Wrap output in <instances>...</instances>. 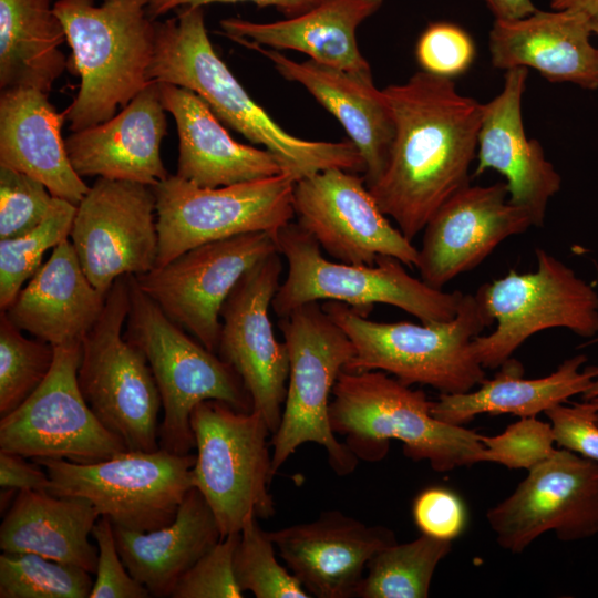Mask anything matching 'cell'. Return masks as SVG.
I'll list each match as a JSON object with an SVG mask.
<instances>
[{
	"instance_id": "f546056e",
	"label": "cell",
	"mask_w": 598,
	"mask_h": 598,
	"mask_svg": "<svg viewBox=\"0 0 598 598\" xmlns=\"http://www.w3.org/2000/svg\"><path fill=\"white\" fill-rule=\"evenodd\" d=\"M585 354L565 360L553 373L543 378H524L522 362L509 358L492 379H484L477 389L463 393H441L432 401V414L446 423L464 425L475 416L513 414L534 417L582 394L598 377V365H587Z\"/></svg>"
},
{
	"instance_id": "c3c4849f",
	"label": "cell",
	"mask_w": 598,
	"mask_h": 598,
	"mask_svg": "<svg viewBox=\"0 0 598 598\" xmlns=\"http://www.w3.org/2000/svg\"><path fill=\"white\" fill-rule=\"evenodd\" d=\"M495 20H514L534 13L537 8L532 0H481Z\"/></svg>"
},
{
	"instance_id": "f6af8a7d",
	"label": "cell",
	"mask_w": 598,
	"mask_h": 598,
	"mask_svg": "<svg viewBox=\"0 0 598 598\" xmlns=\"http://www.w3.org/2000/svg\"><path fill=\"white\" fill-rule=\"evenodd\" d=\"M555 444L598 463V423L595 408L586 401L558 404L545 412Z\"/></svg>"
},
{
	"instance_id": "ee69618b",
	"label": "cell",
	"mask_w": 598,
	"mask_h": 598,
	"mask_svg": "<svg viewBox=\"0 0 598 598\" xmlns=\"http://www.w3.org/2000/svg\"><path fill=\"white\" fill-rule=\"evenodd\" d=\"M414 524L423 535L453 542L466 527L467 511L462 498L444 486H430L413 501Z\"/></svg>"
},
{
	"instance_id": "8992f818",
	"label": "cell",
	"mask_w": 598,
	"mask_h": 598,
	"mask_svg": "<svg viewBox=\"0 0 598 598\" xmlns=\"http://www.w3.org/2000/svg\"><path fill=\"white\" fill-rule=\"evenodd\" d=\"M278 251L288 264L271 308L279 318L320 300L347 303L368 317L375 303L391 305L421 322L454 319L461 291L434 289L406 272L404 264L379 256L374 265H351L323 257L316 239L298 223H289L276 234Z\"/></svg>"
},
{
	"instance_id": "4fadbf2b",
	"label": "cell",
	"mask_w": 598,
	"mask_h": 598,
	"mask_svg": "<svg viewBox=\"0 0 598 598\" xmlns=\"http://www.w3.org/2000/svg\"><path fill=\"white\" fill-rule=\"evenodd\" d=\"M296 182L283 172L210 188L169 175L153 186L158 231L156 267L207 243L259 231L276 236L295 217Z\"/></svg>"
},
{
	"instance_id": "7c38bea8",
	"label": "cell",
	"mask_w": 598,
	"mask_h": 598,
	"mask_svg": "<svg viewBox=\"0 0 598 598\" xmlns=\"http://www.w3.org/2000/svg\"><path fill=\"white\" fill-rule=\"evenodd\" d=\"M534 271L507 275L482 285L475 296L496 321L494 331L473 340L484 369L504 363L533 334L565 328L584 338L598 333V293L563 261L536 249Z\"/></svg>"
},
{
	"instance_id": "ac0fdd59",
	"label": "cell",
	"mask_w": 598,
	"mask_h": 598,
	"mask_svg": "<svg viewBox=\"0 0 598 598\" xmlns=\"http://www.w3.org/2000/svg\"><path fill=\"white\" fill-rule=\"evenodd\" d=\"M282 264L274 252L238 280L220 310L217 354L240 377L271 434L279 427L287 393L289 354L275 337L269 309L280 286Z\"/></svg>"
},
{
	"instance_id": "f35d334b",
	"label": "cell",
	"mask_w": 598,
	"mask_h": 598,
	"mask_svg": "<svg viewBox=\"0 0 598 598\" xmlns=\"http://www.w3.org/2000/svg\"><path fill=\"white\" fill-rule=\"evenodd\" d=\"M53 196L40 181L0 166V240L24 235L47 216Z\"/></svg>"
},
{
	"instance_id": "e575fe53",
	"label": "cell",
	"mask_w": 598,
	"mask_h": 598,
	"mask_svg": "<svg viewBox=\"0 0 598 598\" xmlns=\"http://www.w3.org/2000/svg\"><path fill=\"white\" fill-rule=\"evenodd\" d=\"M76 205L53 197L44 219L29 233L0 240V310L12 303L41 267L43 255L70 236Z\"/></svg>"
},
{
	"instance_id": "b9f144b4",
	"label": "cell",
	"mask_w": 598,
	"mask_h": 598,
	"mask_svg": "<svg viewBox=\"0 0 598 598\" xmlns=\"http://www.w3.org/2000/svg\"><path fill=\"white\" fill-rule=\"evenodd\" d=\"M475 54L472 37L447 21L430 23L415 45V59L422 71L452 80L471 68Z\"/></svg>"
},
{
	"instance_id": "4316f807",
	"label": "cell",
	"mask_w": 598,
	"mask_h": 598,
	"mask_svg": "<svg viewBox=\"0 0 598 598\" xmlns=\"http://www.w3.org/2000/svg\"><path fill=\"white\" fill-rule=\"evenodd\" d=\"M106 295L89 280L66 238L3 312L17 328L54 347L78 344L99 319Z\"/></svg>"
},
{
	"instance_id": "4dcf8cb0",
	"label": "cell",
	"mask_w": 598,
	"mask_h": 598,
	"mask_svg": "<svg viewBox=\"0 0 598 598\" xmlns=\"http://www.w3.org/2000/svg\"><path fill=\"white\" fill-rule=\"evenodd\" d=\"M113 530L125 567L153 597H169L181 576L221 539L214 513L196 487L187 492L172 523L151 532L114 525Z\"/></svg>"
},
{
	"instance_id": "7402d4cb",
	"label": "cell",
	"mask_w": 598,
	"mask_h": 598,
	"mask_svg": "<svg viewBox=\"0 0 598 598\" xmlns=\"http://www.w3.org/2000/svg\"><path fill=\"white\" fill-rule=\"evenodd\" d=\"M527 75L526 68L506 70L501 92L483 104L473 176L488 169L502 174L509 202L528 213L533 226L542 227L548 202L560 189L561 177L546 159L542 144L526 135L522 101Z\"/></svg>"
},
{
	"instance_id": "f1b7e54d",
	"label": "cell",
	"mask_w": 598,
	"mask_h": 598,
	"mask_svg": "<svg viewBox=\"0 0 598 598\" xmlns=\"http://www.w3.org/2000/svg\"><path fill=\"white\" fill-rule=\"evenodd\" d=\"M382 4L383 0H321L311 10L280 21L259 23L227 18L219 24L233 41L298 51L320 64L369 75L371 68L360 52L355 32Z\"/></svg>"
},
{
	"instance_id": "d6a6232c",
	"label": "cell",
	"mask_w": 598,
	"mask_h": 598,
	"mask_svg": "<svg viewBox=\"0 0 598 598\" xmlns=\"http://www.w3.org/2000/svg\"><path fill=\"white\" fill-rule=\"evenodd\" d=\"M64 27L51 0H0V89L49 95L66 68Z\"/></svg>"
},
{
	"instance_id": "ab89813d",
	"label": "cell",
	"mask_w": 598,
	"mask_h": 598,
	"mask_svg": "<svg viewBox=\"0 0 598 598\" xmlns=\"http://www.w3.org/2000/svg\"><path fill=\"white\" fill-rule=\"evenodd\" d=\"M239 533L223 537L174 586L172 598H241L234 569Z\"/></svg>"
},
{
	"instance_id": "7dc6e473",
	"label": "cell",
	"mask_w": 598,
	"mask_h": 598,
	"mask_svg": "<svg viewBox=\"0 0 598 598\" xmlns=\"http://www.w3.org/2000/svg\"><path fill=\"white\" fill-rule=\"evenodd\" d=\"M244 1L252 2L261 8L275 7L287 18L300 16L321 2V0H150L147 4V14L152 20H156L177 8L204 7L212 3H234Z\"/></svg>"
},
{
	"instance_id": "52a82bcc",
	"label": "cell",
	"mask_w": 598,
	"mask_h": 598,
	"mask_svg": "<svg viewBox=\"0 0 598 598\" xmlns=\"http://www.w3.org/2000/svg\"><path fill=\"white\" fill-rule=\"evenodd\" d=\"M124 338L145 355L162 400L159 447L189 454L195 447L190 415L206 400L223 401L241 412L252 402L240 377L216 352L173 322L130 275V310Z\"/></svg>"
},
{
	"instance_id": "d4e9b609",
	"label": "cell",
	"mask_w": 598,
	"mask_h": 598,
	"mask_svg": "<svg viewBox=\"0 0 598 598\" xmlns=\"http://www.w3.org/2000/svg\"><path fill=\"white\" fill-rule=\"evenodd\" d=\"M595 25L577 9L536 10L514 20H495L488 34L492 65L534 69L549 82L598 89Z\"/></svg>"
},
{
	"instance_id": "cb8c5ba5",
	"label": "cell",
	"mask_w": 598,
	"mask_h": 598,
	"mask_svg": "<svg viewBox=\"0 0 598 598\" xmlns=\"http://www.w3.org/2000/svg\"><path fill=\"white\" fill-rule=\"evenodd\" d=\"M166 131L161 86L151 81L110 120L69 135L65 147L82 178L97 176L153 187L169 176L159 151Z\"/></svg>"
},
{
	"instance_id": "1f68e13d",
	"label": "cell",
	"mask_w": 598,
	"mask_h": 598,
	"mask_svg": "<svg viewBox=\"0 0 598 598\" xmlns=\"http://www.w3.org/2000/svg\"><path fill=\"white\" fill-rule=\"evenodd\" d=\"M100 517L85 498L19 491L0 526V548L38 554L95 574L99 550L89 537Z\"/></svg>"
},
{
	"instance_id": "3957f363",
	"label": "cell",
	"mask_w": 598,
	"mask_h": 598,
	"mask_svg": "<svg viewBox=\"0 0 598 598\" xmlns=\"http://www.w3.org/2000/svg\"><path fill=\"white\" fill-rule=\"evenodd\" d=\"M331 396V427L359 461H381L390 440H398L405 456L426 461L435 472L485 462L481 434L436 419L424 391L385 372L342 370Z\"/></svg>"
},
{
	"instance_id": "6da1fadb",
	"label": "cell",
	"mask_w": 598,
	"mask_h": 598,
	"mask_svg": "<svg viewBox=\"0 0 598 598\" xmlns=\"http://www.w3.org/2000/svg\"><path fill=\"white\" fill-rule=\"evenodd\" d=\"M383 92L395 133L386 168L368 189L412 241L447 198L471 184L483 104L458 93L452 79L424 71Z\"/></svg>"
},
{
	"instance_id": "5bb4252c",
	"label": "cell",
	"mask_w": 598,
	"mask_h": 598,
	"mask_svg": "<svg viewBox=\"0 0 598 598\" xmlns=\"http://www.w3.org/2000/svg\"><path fill=\"white\" fill-rule=\"evenodd\" d=\"M82 343L55 347L52 369L16 410L1 416L0 450L27 458L95 463L127 451L84 400L78 383Z\"/></svg>"
},
{
	"instance_id": "8fae6325",
	"label": "cell",
	"mask_w": 598,
	"mask_h": 598,
	"mask_svg": "<svg viewBox=\"0 0 598 598\" xmlns=\"http://www.w3.org/2000/svg\"><path fill=\"white\" fill-rule=\"evenodd\" d=\"M196 455L125 451L95 463L37 458L49 475L48 492L91 502L114 526L151 532L174 520L193 487Z\"/></svg>"
},
{
	"instance_id": "74e56055",
	"label": "cell",
	"mask_w": 598,
	"mask_h": 598,
	"mask_svg": "<svg viewBox=\"0 0 598 598\" xmlns=\"http://www.w3.org/2000/svg\"><path fill=\"white\" fill-rule=\"evenodd\" d=\"M276 547L257 517L250 518L239 533L234 569L241 590L256 598H310L300 581L276 558Z\"/></svg>"
},
{
	"instance_id": "816d5d0a",
	"label": "cell",
	"mask_w": 598,
	"mask_h": 598,
	"mask_svg": "<svg viewBox=\"0 0 598 598\" xmlns=\"http://www.w3.org/2000/svg\"><path fill=\"white\" fill-rule=\"evenodd\" d=\"M594 34H596V35L598 37V29H597V30L595 31V33H594Z\"/></svg>"
},
{
	"instance_id": "484cf974",
	"label": "cell",
	"mask_w": 598,
	"mask_h": 598,
	"mask_svg": "<svg viewBox=\"0 0 598 598\" xmlns=\"http://www.w3.org/2000/svg\"><path fill=\"white\" fill-rule=\"evenodd\" d=\"M162 103L178 133L176 175L200 187H220L283 173L268 150L237 142L195 92L159 83Z\"/></svg>"
},
{
	"instance_id": "30bf717a",
	"label": "cell",
	"mask_w": 598,
	"mask_h": 598,
	"mask_svg": "<svg viewBox=\"0 0 598 598\" xmlns=\"http://www.w3.org/2000/svg\"><path fill=\"white\" fill-rule=\"evenodd\" d=\"M130 310V275L110 288L104 308L82 340L80 391L100 422L128 451L159 448L162 400L144 353L122 333Z\"/></svg>"
},
{
	"instance_id": "bcb514c9",
	"label": "cell",
	"mask_w": 598,
	"mask_h": 598,
	"mask_svg": "<svg viewBox=\"0 0 598 598\" xmlns=\"http://www.w3.org/2000/svg\"><path fill=\"white\" fill-rule=\"evenodd\" d=\"M27 457L0 450V486L2 489L48 491L50 478L40 465Z\"/></svg>"
},
{
	"instance_id": "7a4b0ae2",
	"label": "cell",
	"mask_w": 598,
	"mask_h": 598,
	"mask_svg": "<svg viewBox=\"0 0 598 598\" xmlns=\"http://www.w3.org/2000/svg\"><path fill=\"white\" fill-rule=\"evenodd\" d=\"M155 29L150 82L195 92L225 125L271 152L296 181L329 168L364 173L363 158L351 141L305 140L276 123L215 52L203 7H184L174 18L155 20Z\"/></svg>"
},
{
	"instance_id": "5b68a950",
	"label": "cell",
	"mask_w": 598,
	"mask_h": 598,
	"mask_svg": "<svg viewBox=\"0 0 598 598\" xmlns=\"http://www.w3.org/2000/svg\"><path fill=\"white\" fill-rule=\"evenodd\" d=\"M353 346L344 370L382 371L406 385L463 393L485 379L473 340L494 323L475 295H464L457 315L445 322H375L339 301L321 306Z\"/></svg>"
},
{
	"instance_id": "ba28073f",
	"label": "cell",
	"mask_w": 598,
	"mask_h": 598,
	"mask_svg": "<svg viewBox=\"0 0 598 598\" xmlns=\"http://www.w3.org/2000/svg\"><path fill=\"white\" fill-rule=\"evenodd\" d=\"M279 328L290 369L281 421L270 439L274 474L299 446L316 443L326 450L332 471L348 475L359 458L336 437L329 406L334 383L353 357V346L318 302L280 318Z\"/></svg>"
},
{
	"instance_id": "7bdbcfd3",
	"label": "cell",
	"mask_w": 598,
	"mask_h": 598,
	"mask_svg": "<svg viewBox=\"0 0 598 598\" xmlns=\"http://www.w3.org/2000/svg\"><path fill=\"white\" fill-rule=\"evenodd\" d=\"M92 536L97 544L99 557L95 580L89 598H147L150 591L125 567L115 542L113 524L101 516Z\"/></svg>"
},
{
	"instance_id": "ffe728a7",
	"label": "cell",
	"mask_w": 598,
	"mask_h": 598,
	"mask_svg": "<svg viewBox=\"0 0 598 598\" xmlns=\"http://www.w3.org/2000/svg\"><path fill=\"white\" fill-rule=\"evenodd\" d=\"M530 226L528 213L509 202L506 182L468 184L447 198L423 229L416 265L421 280L442 290Z\"/></svg>"
},
{
	"instance_id": "681fc988",
	"label": "cell",
	"mask_w": 598,
	"mask_h": 598,
	"mask_svg": "<svg viewBox=\"0 0 598 598\" xmlns=\"http://www.w3.org/2000/svg\"><path fill=\"white\" fill-rule=\"evenodd\" d=\"M553 10L577 9L586 13L598 29V0H549ZM595 33V32H594Z\"/></svg>"
},
{
	"instance_id": "d590c367",
	"label": "cell",
	"mask_w": 598,
	"mask_h": 598,
	"mask_svg": "<svg viewBox=\"0 0 598 598\" xmlns=\"http://www.w3.org/2000/svg\"><path fill=\"white\" fill-rule=\"evenodd\" d=\"M93 584L78 566L33 553L0 555V598H87Z\"/></svg>"
},
{
	"instance_id": "e0dca14e",
	"label": "cell",
	"mask_w": 598,
	"mask_h": 598,
	"mask_svg": "<svg viewBox=\"0 0 598 598\" xmlns=\"http://www.w3.org/2000/svg\"><path fill=\"white\" fill-rule=\"evenodd\" d=\"M70 237L89 280L105 295L117 278L153 270L158 256L153 187L97 177L76 206Z\"/></svg>"
},
{
	"instance_id": "83f0119b",
	"label": "cell",
	"mask_w": 598,
	"mask_h": 598,
	"mask_svg": "<svg viewBox=\"0 0 598 598\" xmlns=\"http://www.w3.org/2000/svg\"><path fill=\"white\" fill-rule=\"evenodd\" d=\"M48 96L31 87L1 91L0 166L40 181L53 197L78 206L90 187L71 164L61 135L65 117Z\"/></svg>"
},
{
	"instance_id": "9c48e42d",
	"label": "cell",
	"mask_w": 598,
	"mask_h": 598,
	"mask_svg": "<svg viewBox=\"0 0 598 598\" xmlns=\"http://www.w3.org/2000/svg\"><path fill=\"white\" fill-rule=\"evenodd\" d=\"M190 426L197 451L193 487L213 511L221 538L240 533L252 517L272 516V434L262 416L206 400L193 410Z\"/></svg>"
},
{
	"instance_id": "277c9868",
	"label": "cell",
	"mask_w": 598,
	"mask_h": 598,
	"mask_svg": "<svg viewBox=\"0 0 598 598\" xmlns=\"http://www.w3.org/2000/svg\"><path fill=\"white\" fill-rule=\"evenodd\" d=\"M150 0H58L72 50L79 92L66 110L72 132L103 123L126 106L148 83L155 50V20Z\"/></svg>"
},
{
	"instance_id": "f907efd6",
	"label": "cell",
	"mask_w": 598,
	"mask_h": 598,
	"mask_svg": "<svg viewBox=\"0 0 598 598\" xmlns=\"http://www.w3.org/2000/svg\"><path fill=\"white\" fill-rule=\"evenodd\" d=\"M581 399L595 408L598 423V377L592 380L588 389L581 394Z\"/></svg>"
},
{
	"instance_id": "9a60e30c",
	"label": "cell",
	"mask_w": 598,
	"mask_h": 598,
	"mask_svg": "<svg viewBox=\"0 0 598 598\" xmlns=\"http://www.w3.org/2000/svg\"><path fill=\"white\" fill-rule=\"evenodd\" d=\"M497 544L523 553L537 537L554 532L561 542L598 534V463L555 448L528 470L515 491L486 513Z\"/></svg>"
},
{
	"instance_id": "d6986e66",
	"label": "cell",
	"mask_w": 598,
	"mask_h": 598,
	"mask_svg": "<svg viewBox=\"0 0 598 598\" xmlns=\"http://www.w3.org/2000/svg\"><path fill=\"white\" fill-rule=\"evenodd\" d=\"M292 204L297 223L337 261L374 265L391 256L417 265L419 249L390 223L359 173L329 168L301 178Z\"/></svg>"
},
{
	"instance_id": "2e32d148",
	"label": "cell",
	"mask_w": 598,
	"mask_h": 598,
	"mask_svg": "<svg viewBox=\"0 0 598 598\" xmlns=\"http://www.w3.org/2000/svg\"><path fill=\"white\" fill-rule=\"evenodd\" d=\"M274 252H279L274 234H243L200 245L134 277L173 322L217 353L225 300L250 267Z\"/></svg>"
},
{
	"instance_id": "44dd1931",
	"label": "cell",
	"mask_w": 598,
	"mask_h": 598,
	"mask_svg": "<svg viewBox=\"0 0 598 598\" xmlns=\"http://www.w3.org/2000/svg\"><path fill=\"white\" fill-rule=\"evenodd\" d=\"M268 533L287 568L317 598L357 597L370 559L398 543L392 529L336 509Z\"/></svg>"
},
{
	"instance_id": "603a6c76",
	"label": "cell",
	"mask_w": 598,
	"mask_h": 598,
	"mask_svg": "<svg viewBox=\"0 0 598 598\" xmlns=\"http://www.w3.org/2000/svg\"><path fill=\"white\" fill-rule=\"evenodd\" d=\"M238 43L268 59L282 78L302 85L340 122L363 158L365 185L372 187L386 168L395 133L391 106L372 74L351 73L310 59L297 62L274 49L245 40Z\"/></svg>"
},
{
	"instance_id": "836d02e7",
	"label": "cell",
	"mask_w": 598,
	"mask_h": 598,
	"mask_svg": "<svg viewBox=\"0 0 598 598\" xmlns=\"http://www.w3.org/2000/svg\"><path fill=\"white\" fill-rule=\"evenodd\" d=\"M452 550V542L421 534L375 554L358 589L361 598H426L434 571Z\"/></svg>"
},
{
	"instance_id": "60d3db41",
	"label": "cell",
	"mask_w": 598,
	"mask_h": 598,
	"mask_svg": "<svg viewBox=\"0 0 598 598\" xmlns=\"http://www.w3.org/2000/svg\"><path fill=\"white\" fill-rule=\"evenodd\" d=\"M485 462L501 464L509 470H529L554 450L550 423L536 416L523 417L495 436L482 435Z\"/></svg>"
},
{
	"instance_id": "8d00e7d4",
	"label": "cell",
	"mask_w": 598,
	"mask_h": 598,
	"mask_svg": "<svg viewBox=\"0 0 598 598\" xmlns=\"http://www.w3.org/2000/svg\"><path fill=\"white\" fill-rule=\"evenodd\" d=\"M55 357V347L22 334L0 313V416L16 410L45 380Z\"/></svg>"
}]
</instances>
